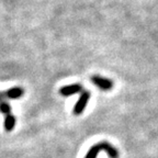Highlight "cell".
<instances>
[{"mask_svg": "<svg viewBox=\"0 0 158 158\" xmlns=\"http://www.w3.org/2000/svg\"><path fill=\"white\" fill-rule=\"evenodd\" d=\"M8 99L7 91L0 92V112L5 114V128L7 132H11L15 126V118L11 113V106L5 101Z\"/></svg>", "mask_w": 158, "mask_h": 158, "instance_id": "cell-1", "label": "cell"}, {"mask_svg": "<svg viewBox=\"0 0 158 158\" xmlns=\"http://www.w3.org/2000/svg\"><path fill=\"white\" fill-rule=\"evenodd\" d=\"M89 99H90V92L89 91H84L81 94V96L79 97L78 101L76 102V106L74 108V114L79 115L84 112L85 108H86L87 103H88Z\"/></svg>", "mask_w": 158, "mask_h": 158, "instance_id": "cell-2", "label": "cell"}, {"mask_svg": "<svg viewBox=\"0 0 158 158\" xmlns=\"http://www.w3.org/2000/svg\"><path fill=\"white\" fill-rule=\"evenodd\" d=\"M91 81L92 84L98 86L101 90H111L112 87H113V81L112 80L101 76H92Z\"/></svg>", "mask_w": 158, "mask_h": 158, "instance_id": "cell-3", "label": "cell"}, {"mask_svg": "<svg viewBox=\"0 0 158 158\" xmlns=\"http://www.w3.org/2000/svg\"><path fill=\"white\" fill-rule=\"evenodd\" d=\"M82 91V86L78 84H74V85H68V86H64L59 89V94L64 97H68L75 94L77 92H81Z\"/></svg>", "mask_w": 158, "mask_h": 158, "instance_id": "cell-4", "label": "cell"}, {"mask_svg": "<svg viewBox=\"0 0 158 158\" xmlns=\"http://www.w3.org/2000/svg\"><path fill=\"white\" fill-rule=\"evenodd\" d=\"M101 145H102V151L106 152L110 158H118V152L116 151L115 148L111 145V144H109L108 142H101Z\"/></svg>", "mask_w": 158, "mask_h": 158, "instance_id": "cell-5", "label": "cell"}, {"mask_svg": "<svg viewBox=\"0 0 158 158\" xmlns=\"http://www.w3.org/2000/svg\"><path fill=\"white\" fill-rule=\"evenodd\" d=\"M8 99H19L24 94V90L21 87H13L10 90H7Z\"/></svg>", "mask_w": 158, "mask_h": 158, "instance_id": "cell-6", "label": "cell"}, {"mask_svg": "<svg viewBox=\"0 0 158 158\" xmlns=\"http://www.w3.org/2000/svg\"><path fill=\"white\" fill-rule=\"evenodd\" d=\"M100 151H102L101 143L96 144V145H94L90 149H89V152L87 153V155L85 158H97V155L100 153Z\"/></svg>", "mask_w": 158, "mask_h": 158, "instance_id": "cell-7", "label": "cell"}]
</instances>
